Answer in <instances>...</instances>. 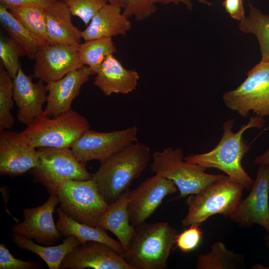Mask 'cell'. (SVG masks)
<instances>
[{"label": "cell", "instance_id": "cell-28", "mask_svg": "<svg viewBox=\"0 0 269 269\" xmlns=\"http://www.w3.org/2000/svg\"><path fill=\"white\" fill-rule=\"evenodd\" d=\"M81 62L89 66L94 75L105 58L117 52V48L112 38L103 37L85 41L78 46Z\"/></svg>", "mask_w": 269, "mask_h": 269}, {"label": "cell", "instance_id": "cell-2", "mask_svg": "<svg viewBox=\"0 0 269 269\" xmlns=\"http://www.w3.org/2000/svg\"><path fill=\"white\" fill-rule=\"evenodd\" d=\"M150 158L149 148L136 141L101 163L92 179L106 202L111 204L141 176Z\"/></svg>", "mask_w": 269, "mask_h": 269}, {"label": "cell", "instance_id": "cell-23", "mask_svg": "<svg viewBox=\"0 0 269 269\" xmlns=\"http://www.w3.org/2000/svg\"><path fill=\"white\" fill-rule=\"evenodd\" d=\"M56 210L58 216L56 226L62 236L65 237L73 236L78 239L81 245L88 241L100 242L124 256L125 252L120 242L109 236L104 229L81 223L68 216L60 207Z\"/></svg>", "mask_w": 269, "mask_h": 269}, {"label": "cell", "instance_id": "cell-18", "mask_svg": "<svg viewBox=\"0 0 269 269\" xmlns=\"http://www.w3.org/2000/svg\"><path fill=\"white\" fill-rule=\"evenodd\" d=\"M44 83L40 80L33 83L20 65L13 79V99L18 108L17 119L20 123L29 125L43 111L47 92Z\"/></svg>", "mask_w": 269, "mask_h": 269}, {"label": "cell", "instance_id": "cell-13", "mask_svg": "<svg viewBox=\"0 0 269 269\" xmlns=\"http://www.w3.org/2000/svg\"><path fill=\"white\" fill-rule=\"evenodd\" d=\"M78 46L49 44L41 46L34 59V77L47 84L82 67L84 65L79 59Z\"/></svg>", "mask_w": 269, "mask_h": 269}, {"label": "cell", "instance_id": "cell-34", "mask_svg": "<svg viewBox=\"0 0 269 269\" xmlns=\"http://www.w3.org/2000/svg\"><path fill=\"white\" fill-rule=\"evenodd\" d=\"M157 9L150 0H126L123 13L128 18L134 16L137 20L148 18Z\"/></svg>", "mask_w": 269, "mask_h": 269}, {"label": "cell", "instance_id": "cell-30", "mask_svg": "<svg viewBox=\"0 0 269 269\" xmlns=\"http://www.w3.org/2000/svg\"><path fill=\"white\" fill-rule=\"evenodd\" d=\"M13 100V79L0 62V131L11 129L14 124Z\"/></svg>", "mask_w": 269, "mask_h": 269}, {"label": "cell", "instance_id": "cell-29", "mask_svg": "<svg viewBox=\"0 0 269 269\" xmlns=\"http://www.w3.org/2000/svg\"><path fill=\"white\" fill-rule=\"evenodd\" d=\"M44 8L24 6L8 9L11 14L44 44H48L46 35V21Z\"/></svg>", "mask_w": 269, "mask_h": 269}, {"label": "cell", "instance_id": "cell-9", "mask_svg": "<svg viewBox=\"0 0 269 269\" xmlns=\"http://www.w3.org/2000/svg\"><path fill=\"white\" fill-rule=\"evenodd\" d=\"M36 150L37 162L31 169L32 175L50 194L54 193L61 180L92 179V174L87 171L85 164L78 161L70 148L44 147Z\"/></svg>", "mask_w": 269, "mask_h": 269}, {"label": "cell", "instance_id": "cell-3", "mask_svg": "<svg viewBox=\"0 0 269 269\" xmlns=\"http://www.w3.org/2000/svg\"><path fill=\"white\" fill-rule=\"evenodd\" d=\"M134 231L124 258L133 269H166L176 230L166 222L143 223Z\"/></svg>", "mask_w": 269, "mask_h": 269}, {"label": "cell", "instance_id": "cell-35", "mask_svg": "<svg viewBox=\"0 0 269 269\" xmlns=\"http://www.w3.org/2000/svg\"><path fill=\"white\" fill-rule=\"evenodd\" d=\"M36 262L22 261L15 258L3 244L0 245V269H40Z\"/></svg>", "mask_w": 269, "mask_h": 269}, {"label": "cell", "instance_id": "cell-26", "mask_svg": "<svg viewBox=\"0 0 269 269\" xmlns=\"http://www.w3.org/2000/svg\"><path fill=\"white\" fill-rule=\"evenodd\" d=\"M247 16L239 21V29L245 34L255 35L258 39L262 55L261 60L269 61V15L249 3Z\"/></svg>", "mask_w": 269, "mask_h": 269}, {"label": "cell", "instance_id": "cell-36", "mask_svg": "<svg viewBox=\"0 0 269 269\" xmlns=\"http://www.w3.org/2000/svg\"><path fill=\"white\" fill-rule=\"evenodd\" d=\"M56 0H0L1 4L10 9L14 7L35 6L44 8L52 5Z\"/></svg>", "mask_w": 269, "mask_h": 269}, {"label": "cell", "instance_id": "cell-11", "mask_svg": "<svg viewBox=\"0 0 269 269\" xmlns=\"http://www.w3.org/2000/svg\"><path fill=\"white\" fill-rule=\"evenodd\" d=\"M177 190L172 180L159 174L146 178L136 188L129 191L128 210L131 223L136 226L145 222L164 198Z\"/></svg>", "mask_w": 269, "mask_h": 269}, {"label": "cell", "instance_id": "cell-4", "mask_svg": "<svg viewBox=\"0 0 269 269\" xmlns=\"http://www.w3.org/2000/svg\"><path fill=\"white\" fill-rule=\"evenodd\" d=\"M244 189L240 182L227 175L188 196L186 203L188 211L182 221V226L201 224L216 214L230 218L242 200Z\"/></svg>", "mask_w": 269, "mask_h": 269}, {"label": "cell", "instance_id": "cell-12", "mask_svg": "<svg viewBox=\"0 0 269 269\" xmlns=\"http://www.w3.org/2000/svg\"><path fill=\"white\" fill-rule=\"evenodd\" d=\"M59 199L56 193H51L47 201L41 206L25 208L24 220L14 224L13 233L29 239H34L43 246H51L57 242L62 235L54 222L53 214Z\"/></svg>", "mask_w": 269, "mask_h": 269}, {"label": "cell", "instance_id": "cell-33", "mask_svg": "<svg viewBox=\"0 0 269 269\" xmlns=\"http://www.w3.org/2000/svg\"><path fill=\"white\" fill-rule=\"evenodd\" d=\"M200 225H191L177 235L176 245L182 252L187 253L192 252L199 246L203 235L199 227Z\"/></svg>", "mask_w": 269, "mask_h": 269}, {"label": "cell", "instance_id": "cell-14", "mask_svg": "<svg viewBox=\"0 0 269 269\" xmlns=\"http://www.w3.org/2000/svg\"><path fill=\"white\" fill-rule=\"evenodd\" d=\"M250 190L230 218L242 226L259 225L269 234V164L259 165Z\"/></svg>", "mask_w": 269, "mask_h": 269}, {"label": "cell", "instance_id": "cell-41", "mask_svg": "<svg viewBox=\"0 0 269 269\" xmlns=\"http://www.w3.org/2000/svg\"><path fill=\"white\" fill-rule=\"evenodd\" d=\"M266 240L267 241V245L269 246V234L266 237Z\"/></svg>", "mask_w": 269, "mask_h": 269}, {"label": "cell", "instance_id": "cell-24", "mask_svg": "<svg viewBox=\"0 0 269 269\" xmlns=\"http://www.w3.org/2000/svg\"><path fill=\"white\" fill-rule=\"evenodd\" d=\"M12 240L19 248L30 251L40 257L49 269H59L64 258L75 247L81 245L77 238L70 236L56 246H43L34 243L31 239L14 233Z\"/></svg>", "mask_w": 269, "mask_h": 269}, {"label": "cell", "instance_id": "cell-1", "mask_svg": "<svg viewBox=\"0 0 269 269\" xmlns=\"http://www.w3.org/2000/svg\"><path fill=\"white\" fill-rule=\"evenodd\" d=\"M265 124L264 117L254 115L247 124H243L237 132L233 133L234 121L233 119L228 120L224 123L223 134L220 141L212 150L206 153L190 154L184 157V160L207 168L218 169L238 181L244 188L250 190L254 180L242 165V160L250 150V145L243 138V134L250 128L261 129Z\"/></svg>", "mask_w": 269, "mask_h": 269}, {"label": "cell", "instance_id": "cell-16", "mask_svg": "<svg viewBox=\"0 0 269 269\" xmlns=\"http://www.w3.org/2000/svg\"><path fill=\"white\" fill-rule=\"evenodd\" d=\"M0 174L22 175L37 165V150L22 138L20 132L0 131Z\"/></svg>", "mask_w": 269, "mask_h": 269}, {"label": "cell", "instance_id": "cell-21", "mask_svg": "<svg viewBox=\"0 0 269 269\" xmlns=\"http://www.w3.org/2000/svg\"><path fill=\"white\" fill-rule=\"evenodd\" d=\"M45 10L49 44L78 46L80 44L82 31L73 24L72 14L65 3L56 0Z\"/></svg>", "mask_w": 269, "mask_h": 269}, {"label": "cell", "instance_id": "cell-32", "mask_svg": "<svg viewBox=\"0 0 269 269\" xmlns=\"http://www.w3.org/2000/svg\"><path fill=\"white\" fill-rule=\"evenodd\" d=\"M72 16L79 17L87 25L95 14L107 2L105 0H61Z\"/></svg>", "mask_w": 269, "mask_h": 269}, {"label": "cell", "instance_id": "cell-25", "mask_svg": "<svg viewBox=\"0 0 269 269\" xmlns=\"http://www.w3.org/2000/svg\"><path fill=\"white\" fill-rule=\"evenodd\" d=\"M0 23L9 37L22 48L25 56L34 60L39 48L45 45L16 19L4 6L0 4Z\"/></svg>", "mask_w": 269, "mask_h": 269}, {"label": "cell", "instance_id": "cell-5", "mask_svg": "<svg viewBox=\"0 0 269 269\" xmlns=\"http://www.w3.org/2000/svg\"><path fill=\"white\" fill-rule=\"evenodd\" d=\"M90 129L88 120L70 109L50 118L43 111L20 134L35 148H71L75 141Z\"/></svg>", "mask_w": 269, "mask_h": 269}, {"label": "cell", "instance_id": "cell-15", "mask_svg": "<svg viewBox=\"0 0 269 269\" xmlns=\"http://www.w3.org/2000/svg\"><path fill=\"white\" fill-rule=\"evenodd\" d=\"M133 269L124 257L105 244L88 241L66 256L61 269Z\"/></svg>", "mask_w": 269, "mask_h": 269}, {"label": "cell", "instance_id": "cell-39", "mask_svg": "<svg viewBox=\"0 0 269 269\" xmlns=\"http://www.w3.org/2000/svg\"><path fill=\"white\" fill-rule=\"evenodd\" d=\"M253 163L258 165L269 164V148L263 154L256 157Z\"/></svg>", "mask_w": 269, "mask_h": 269}, {"label": "cell", "instance_id": "cell-19", "mask_svg": "<svg viewBox=\"0 0 269 269\" xmlns=\"http://www.w3.org/2000/svg\"><path fill=\"white\" fill-rule=\"evenodd\" d=\"M94 84L105 96L112 94H127L136 88L139 74L124 67L114 55H108L98 68Z\"/></svg>", "mask_w": 269, "mask_h": 269}, {"label": "cell", "instance_id": "cell-20", "mask_svg": "<svg viewBox=\"0 0 269 269\" xmlns=\"http://www.w3.org/2000/svg\"><path fill=\"white\" fill-rule=\"evenodd\" d=\"M119 6L107 3L93 17L88 25L82 31L85 40L125 36L132 28L128 17Z\"/></svg>", "mask_w": 269, "mask_h": 269}, {"label": "cell", "instance_id": "cell-40", "mask_svg": "<svg viewBox=\"0 0 269 269\" xmlns=\"http://www.w3.org/2000/svg\"><path fill=\"white\" fill-rule=\"evenodd\" d=\"M107 3L115 4L124 8L126 4V0H105Z\"/></svg>", "mask_w": 269, "mask_h": 269}, {"label": "cell", "instance_id": "cell-8", "mask_svg": "<svg viewBox=\"0 0 269 269\" xmlns=\"http://www.w3.org/2000/svg\"><path fill=\"white\" fill-rule=\"evenodd\" d=\"M223 100L229 109L243 117L251 111L269 116V61L261 60L254 66L237 88L224 94Z\"/></svg>", "mask_w": 269, "mask_h": 269}, {"label": "cell", "instance_id": "cell-31", "mask_svg": "<svg viewBox=\"0 0 269 269\" xmlns=\"http://www.w3.org/2000/svg\"><path fill=\"white\" fill-rule=\"evenodd\" d=\"M24 55L22 48L13 39L10 37H0V62L13 79L15 77L20 65L19 57Z\"/></svg>", "mask_w": 269, "mask_h": 269}, {"label": "cell", "instance_id": "cell-7", "mask_svg": "<svg viewBox=\"0 0 269 269\" xmlns=\"http://www.w3.org/2000/svg\"><path fill=\"white\" fill-rule=\"evenodd\" d=\"M54 193L58 195L59 207L64 213L81 223L92 226H97L110 207L92 179L61 180Z\"/></svg>", "mask_w": 269, "mask_h": 269}, {"label": "cell", "instance_id": "cell-38", "mask_svg": "<svg viewBox=\"0 0 269 269\" xmlns=\"http://www.w3.org/2000/svg\"><path fill=\"white\" fill-rule=\"evenodd\" d=\"M153 4L157 3L163 4H182L186 6L189 10H191L193 8V0H150ZM202 4H206L208 6H211L212 3L207 0H195Z\"/></svg>", "mask_w": 269, "mask_h": 269}, {"label": "cell", "instance_id": "cell-22", "mask_svg": "<svg viewBox=\"0 0 269 269\" xmlns=\"http://www.w3.org/2000/svg\"><path fill=\"white\" fill-rule=\"evenodd\" d=\"M130 188L110 204L108 211L99 219L97 226L111 232L117 238L124 250L127 249L135 227L129 219L128 200Z\"/></svg>", "mask_w": 269, "mask_h": 269}, {"label": "cell", "instance_id": "cell-37", "mask_svg": "<svg viewBox=\"0 0 269 269\" xmlns=\"http://www.w3.org/2000/svg\"><path fill=\"white\" fill-rule=\"evenodd\" d=\"M222 6L234 19L240 21L246 16L243 0H224Z\"/></svg>", "mask_w": 269, "mask_h": 269}, {"label": "cell", "instance_id": "cell-17", "mask_svg": "<svg viewBox=\"0 0 269 269\" xmlns=\"http://www.w3.org/2000/svg\"><path fill=\"white\" fill-rule=\"evenodd\" d=\"M93 73L89 66L73 70L62 78L46 84L48 92L44 113L50 118L56 117L70 109L82 85Z\"/></svg>", "mask_w": 269, "mask_h": 269}, {"label": "cell", "instance_id": "cell-27", "mask_svg": "<svg viewBox=\"0 0 269 269\" xmlns=\"http://www.w3.org/2000/svg\"><path fill=\"white\" fill-rule=\"evenodd\" d=\"M244 264L243 257L227 249L221 242L214 243L211 251L199 256L197 269H234Z\"/></svg>", "mask_w": 269, "mask_h": 269}, {"label": "cell", "instance_id": "cell-10", "mask_svg": "<svg viewBox=\"0 0 269 269\" xmlns=\"http://www.w3.org/2000/svg\"><path fill=\"white\" fill-rule=\"evenodd\" d=\"M137 128L134 126L110 132L89 129L75 141L71 149L78 161L83 164L93 160L99 161L101 164L137 141Z\"/></svg>", "mask_w": 269, "mask_h": 269}, {"label": "cell", "instance_id": "cell-6", "mask_svg": "<svg viewBox=\"0 0 269 269\" xmlns=\"http://www.w3.org/2000/svg\"><path fill=\"white\" fill-rule=\"evenodd\" d=\"M152 173L172 180L178 189L177 198L197 193L209 184L226 177L205 172L207 168L184 160L181 149L168 147L151 155Z\"/></svg>", "mask_w": 269, "mask_h": 269}]
</instances>
